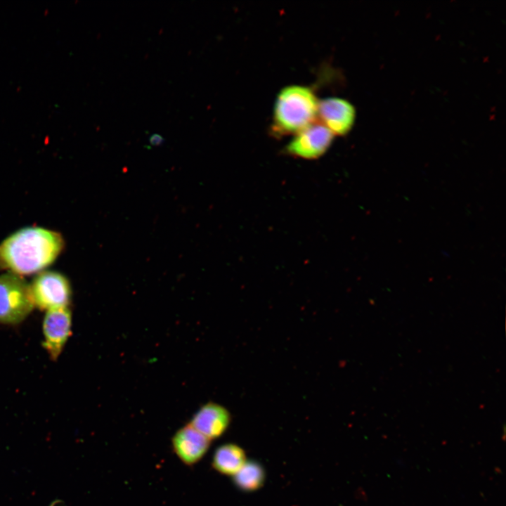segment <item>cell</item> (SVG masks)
Masks as SVG:
<instances>
[{"mask_svg":"<svg viewBox=\"0 0 506 506\" xmlns=\"http://www.w3.org/2000/svg\"><path fill=\"white\" fill-rule=\"evenodd\" d=\"M318 101L313 91L305 86L290 85L283 89L275 100L274 130L280 134H297L314 123Z\"/></svg>","mask_w":506,"mask_h":506,"instance_id":"cell-2","label":"cell"},{"mask_svg":"<svg viewBox=\"0 0 506 506\" xmlns=\"http://www.w3.org/2000/svg\"><path fill=\"white\" fill-rule=\"evenodd\" d=\"M72 314L68 307L48 310L43 321L44 347L52 360L62 352L70 334Z\"/></svg>","mask_w":506,"mask_h":506,"instance_id":"cell-6","label":"cell"},{"mask_svg":"<svg viewBox=\"0 0 506 506\" xmlns=\"http://www.w3.org/2000/svg\"><path fill=\"white\" fill-rule=\"evenodd\" d=\"M246 454L239 446L226 443L218 447L212 458V467L219 473L233 476L245 463Z\"/></svg>","mask_w":506,"mask_h":506,"instance_id":"cell-10","label":"cell"},{"mask_svg":"<svg viewBox=\"0 0 506 506\" xmlns=\"http://www.w3.org/2000/svg\"><path fill=\"white\" fill-rule=\"evenodd\" d=\"M34 306L30 285L12 273L0 275V323L16 324L22 321Z\"/></svg>","mask_w":506,"mask_h":506,"instance_id":"cell-3","label":"cell"},{"mask_svg":"<svg viewBox=\"0 0 506 506\" xmlns=\"http://www.w3.org/2000/svg\"><path fill=\"white\" fill-rule=\"evenodd\" d=\"M318 115L334 135H345L353 127L356 110L349 101L330 97L318 101Z\"/></svg>","mask_w":506,"mask_h":506,"instance_id":"cell-7","label":"cell"},{"mask_svg":"<svg viewBox=\"0 0 506 506\" xmlns=\"http://www.w3.org/2000/svg\"><path fill=\"white\" fill-rule=\"evenodd\" d=\"M334 134L323 124L313 123L295 134L287 145V152L305 159L319 157L332 143Z\"/></svg>","mask_w":506,"mask_h":506,"instance_id":"cell-5","label":"cell"},{"mask_svg":"<svg viewBox=\"0 0 506 506\" xmlns=\"http://www.w3.org/2000/svg\"><path fill=\"white\" fill-rule=\"evenodd\" d=\"M231 421L229 411L223 406L207 403L193 416L189 424L210 441L221 437Z\"/></svg>","mask_w":506,"mask_h":506,"instance_id":"cell-9","label":"cell"},{"mask_svg":"<svg viewBox=\"0 0 506 506\" xmlns=\"http://www.w3.org/2000/svg\"><path fill=\"white\" fill-rule=\"evenodd\" d=\"M30 285L34 305L51 310L68 307L72 290L70 282L63 274L53 271L40 272Z\"/></svg>","mask_w":506,"mask_h":506,"instance_id":"cell-4","label":"cell"},{"mask_svg":"<svg viewBox=\"0 0 506 506\" xmlns=\"http://www.w3.org/2000/svg\"><path fill=\"white\" fill-rule=\"evenodd\" d=\"M211 441L189 424L180 428L171 439L175 455L187 466H193L207 453Z\"/></svg>","mask_w":506,"mask_h":506,"instance_id":"cell-8","label":"cell"},{"mask_svg":"<svg viewBox=\"0 0 506 506\" xmlns=\"http://www.w3.org/2000/svg\"><path fill=\"white\" fill-rule=\"evenodd\" d=\"M149 141L152 145H159L163 143L164 138L160 134H154L150 136Z\"/></svg>","mask_w":506,"mask_h":506,"instance_id":"cell-12","label":"cell"},{"mask_svg":"<svg viewBox=\"0 0 506 506\" xmlns=\"http://www.w3.org/2000/svg\"><path fill=\"white\" fill-rule=\"evenodd\" d=\"M60 234L41 227H26L0 244V268L22 275L39 272L52 264L61 252Z\"/></svg>","mask_w":506,"mask_h":506,"instance_id":"cell-1","label":"cell"},{"mask_svg":"<svg viewBox=\"0 0 506 506\" xmlns=\"http://www.w3.org/2000/svg\"><path fill=\"white\" fill-rule=\"evenodd\" d=\"M236 487L243 491L251 492L260 488L265 480L263 466L257 461H246L233 476Z\"/></svg>","mask_w":506,"mask_h":506,"instance_id":"cell-11","label":"cell"}]
</instances>
